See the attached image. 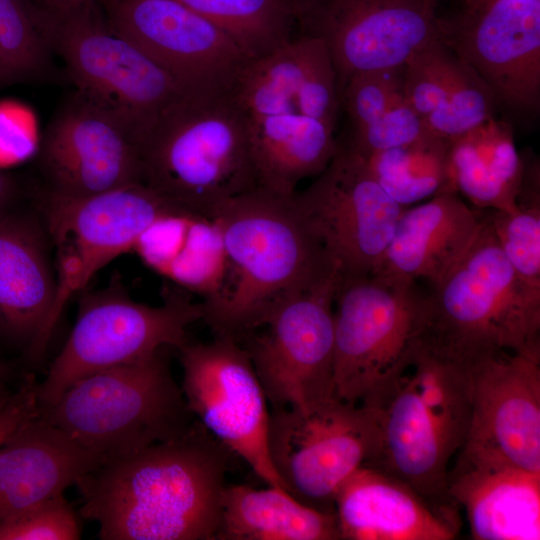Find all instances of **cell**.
<instances>
[{
    "label": "cell",
    "instance_id": "obj_38",
    "mask_svg": "<svg viewBox=\"0 0 540 540\" xmlns=\"http://www.w3.org/2000/svg\"><path fill=\"white\" fill-rule=\"evenodd\" d=\"M429 131L424 120L401 95L372 123L351 130L349 140L342 145L361 157L411 143Z\"/></svg>",
    "mask_w": 540,
    "mask_h": 540
},
{
    "label": "cell",
    "instance_id": "obj_2",
    "mask_svg": "<svg viewBox=\"0 0 540 540\" xmlns=\"http://www.w3.org/2000/svg\"><path fill=\"white\" fill-rule=\"evenodd\" d=\"M213 218L228 261L222 291L202 302V320L214 336L240 342L284 302L339 272L294 196L255 187L228 200Z\"/></svg>",
    "mask_w": 540,
    "mask_h": 540
},
{
    "label": "cell",
    "instance_id": "obj_44",
    "mask_svg": "<svg viewBox=\"0 0 540 540\" xmlns=\"http://www.w3.org/2000/svg\"><path fill=\"white\" fill-rule=\"evenodd\" d=\"M6 369L2 361L0 360V385H5L4 379H5Z\"/></svg>",
    "mask_w": 540,
    "mask_h": 540
},
{
    "label": "cell",
    "instance_id": "obj_32",
    "mask_svg": "<svg viewBox=\"0 0 540 540\" xmlns=\"http://www.w3.org/2000/svg\"><path fill=\"white\" fill-rule=\"evenodd\" d=\"M517 274L540 287V168L527 165L513 209H478Z\"/></svg>",
    "mask_w": 540,
    "mask_h": 540
},
{
    "label": "cell",
    "instance_id": "obj_35",
    "mask_svg": "<svg viewBox=\"0 0 540 540\" xmlns=\"http://www.w3.org/2000/svg\"><path fill=\"white\" fill-rule=\"evenodd\" d=\"M459 63L460 58L436 37L403 65L404 97L423 120L447 98Z\"/></svg>",
    "mask_w": 540,
    "mask_h": 540
},
{
    "label": "cell",
    "instance_id": "obj_10",
    "mask_svg": "<svg viewBox=\"0 0 540 540\" xmlns=\"http://www.w3.org/2000/svg\"><path fill=\"white\" fill-rule=\"evenodd\" d=\"M179 207L142 183L70 198L42 189L39 212L55 253L56 294L46 326L30 352L48 346L67 302L121 254L132 252L143 231L161 214Z\"/></svg>",
    "mask_w": 540,
    "mask_h": 540
},
{
    "label": "cell",
    "instance_id": "obj_30",
    "mask_svg": "<svg viewBox=\"0 0 540 540\" xmlns=\"http://www.w3.org/2000/svg\"><path fill=\"white\" fill-rule=\"evenodd\" d=\"M228 35L252 60L297 36L296 0H178Z\"/></svg>",
    "mask_w": 540,
    "mask_h": 540
},
{
    "label": "cell",
    "instance_id": "obj_27",
    "mask_svg": "<svg viewBox=\"0 0 540 540\" xmlns=\"http://www.w3.org/2000/svg\"><path fill=\"white\" fill-rule=\"evenodd\" d=\"M257 187L292 197L305 178L319 175L338 150L334 128L301 113L247 119Z\"/></svg>",
    "mask_w": 540,
    "mask_h": 540
},
{
    "label": "cell",
    "instance_id": "obj_6",
    "mask_svg": "<svg viewBox=\"0 0 540 540\" xmlns=\"http://www.w3.org/2000/svg\"><path fill=\"white\" fill-rule=\"evenodd\" d=\"M166 349L75 381L40 416L102 463L181 435L195 417Z\"/></svg>",
    "mask_w": 540,
    "mask_h": 540
},
{
    "label": "cell",
    "instance_id": "obj_42",
    "mask_svg": "<svg viewBox=\"0 0 540 540\" xmlns=\"http://www.w3.org/2000/svg\"><path fill=\"white\" fill-rule=\"evenodd\" d=\"M466 7L478 6L481 4L489 3L496 0H462Z\"/></svg>",
    "mask_w": 540,
    "mask_h": 540
},
{
    "label": "cell",
    "instance_id": "obj_36",
    "mask_svg": "<svg viewBox=\"0 0 540 540\" xmlns=\"http://www.w3.org/2000/svg\"><path fill=\"white\" fill-rule=\"evenodd\" d=\"M403 95V66L363 72L353 76L340 94L351 130L379 118Z\"/></svg>",
    "mask_w": 540,
    "mask_h": 540
},
{
    "label": "cell",
    "instance_id": "obj_21",
    "mask_svg": "<svg viewBox=\"0 0 540 540\" xmlns=\"http://www.w3.org/2000/svg\"><path fill=\"white\" fill-rule=\"evenodd\" d=\"M334 509L342 540H451L456 513L440 510L399 479L369 465L339 486Z\"/></svg>",
    "mask_w": 540,
    "mask_h": 540
},
{
    "label": "cell",
    "instance_id": "obj_5",
    "mask_svg": "<svg viewBox=\"0 0 540 540\" xmlns=\"http://www.w3.org/2000/svg\"><path fill=\"white\" fill-rule=\"evenodd\" d=\"M381 441L369 464L411 487L432 506L456 513L448 496V466L470 424L464 363L419 344L379 406Z\"/></svg>",
    "mask_w": 540,
    "mask_h": 540
},
{
    "label": "cell",
    "instance_id": "obj_23",
    "mask_svg": "<svg viewBox=\"0 0 540 540\" xmlns=\"http://www.w3.org/2000/svg\"><path fill=\"white\" fill-rule=\"evenodd\" d=\"M49 238L40 215L0 217V330L28 353L48 321L56 294Z\"/></svg>",
    "mask_w": 540,
    "mask_h": 540
},
{
    "label": "cell",
    "instance_id": "obj_34",
    "mask_svg": "<svg viewBox=\"0 0 540 540\" xmlns=\"http://www.w3.org/2000/svg\"><path fill=\"white\" fill-rule=\"evenodd\" d=\"M494 94L462 59L452 89L442 105L424 122L428 131L450 142L496 117Z\"/></svg>",
    "mask_w": 540,
    "mask_h": 540
},
{
    "label": "cell",
    "instance_id": "obj_9",
    "mask_svg": "<svg viewBox=\"0 0 540 540\" xmlns=\"http://www.w3.org/2000/svg\"><path fill=\"white\" fill-rule=\"evenodd\" d=\"M203 318V305L179 292L166 293L159 306L133 300L118 277L105 288L85 293L76 322L43 382L39 408L54 403L75 381L150 356L179 349L187 328Z\"/></svg>",
    "mask_w": 540,
    "mask_h": 540
},
{
    "label": "cell",
    "instance_id": "obj_31",
    "mask_svg": "<svg viewBox=\"0 0 540 540\" xmlns=\"http://www.w3.org/2000/svg\"><path fill=\"white\" fill-rule=\"evenodd\" d=\"M450 144L429 132L411 143L362 158L385 192L406 207L445 193Z\"/></svg>",
    "mask_w": 540,
    "mask_h": 540
},
{
    "label": "cell",
    "instance_id": "obj_4",
    "mask_svg": "<svg viewBox=\"0 0 540 540\" xmlns=\"http://www.w3.org/2000/svg\"><path fill=\"white\" fill-rule=\"evenodd\" d=\"M426 295L421 344L465 363L497 351L540 352V287L524 281L487 220Z\"/></svg>",
    "mask_w": 540,
    "mask_h": 540
},
{
    "label": "cell",
    "instance_id": "obj_15",
    "mask_svg": "<svg viewBox=\"0 0 540 540\" xmlns=\"http://www.w3.org/2000/svg\"><path fill=\"white\" fill-rule=\"evenodd\" d=\"M439 0H296L297 35L321 40L340 94L355 75L403 66L437 37Z\"/></svg>",
    "mask_w": 540,
    "mask_h": 540
},
{
    "label": "cell",
    "instance_id": "obj_43",
    "mask_svg": "<svg viewBox=\"0 0 540 540\" xmlns=\"http://www.w3.org/2000/svg\"><path fill=\"white\" fill-rule=\"evenodd\" d=\"M11 391L5 385H0V404L3 403L10 395Z\"/></svg>",
    "mask_w": 540,
    "mask_h": 540
},
{
    "label": "cell",
    "instance_id": "obj_17",
    "mask_svg": "<svg viewBox=\"0 0 540 540\" xmlns=\"http://www.w3.org/2000/svg\"><path fill=\"white\" fill-rule=\"evenodd\" d=\"M437 37L517 115L540 109V0H496L437 20Z\"/></svg>",
    "mask_w": 540,
    "mask_h": 540
},
{
    "label": "cell",
    "instance_id": "obj_22",
    "mask_svg": "<svg viewBox=\"0 0 540 540\" xmlns=\"http://www.w3.org/2000/svg\"><path fill=\"white\" fill-rule=\"evenodd\" d=\"M101 463L38 413L0 447V523L63 495Z\"/></svg>",
    "mask_w": 540,
    "mask_h": 540
},
{
    "label": "cell",
    "instance_id": "obj_20",
    "mask_svg": "<svg viewBox=\"0 0 540 540\" xmlns=\"http://www.w3.org/2000/svg\"><path fill=\"white\" fill-rule=\"evenodd\" d=\"M231 94L248 119L300 110L333 128L340 105L336 73L326 46L317 38L300 35L251 60Z\"/></svg>",
    "mask_w": 540,
    "mask_h": 540
},
{
    "label": "cell",
    "instance_id": "obj_12",
    "mask_svg": "<svg viewBox=\"0 0 540 540\" xmlns=\"http://www.w3.org/2000/svg\"><path fill=\"white\" fill-rule=\"evenodd\" d=\"M335 272L278 307L240 343L272 409L307 411L335 396Z\"/></svg>",
    "mask_w": 540,
    "mask_h": 540
},
{
    "label": "cell",
    "instance_id": "obj_37",
    "mask_svg": "<svg viewBox=\"0 0 540 540\" xmlns=\"http://www.w3.org/2000/svg\"><path fill=\"white\" fill-rule=\"evenodd\" d=\"M80 514L64 495L35 505L0 523V540H77Z\"/></svg>",
    "mask_w": 540,
    "mask_h": 540
},
{
    "label": "cell",
    "instance_id": "obj_7",
    "mask_svg": "<svg viewBox=\"0 0 540 540\" xmlns=\"http://www.w3.org/2000/svg\"><path fill=\"white\" fill-rule=\"evenodd\" d=\"M425 300L415 280L340 277L334 299L337 398L379 408L420 344Z\"/></svg>",
    "mask_w": 540,
    "mask_h": 540
},
{
    "label": "cell",
    "instance_id": "obj_13",
    "mask_svg": "<svg viewBox=\"0 0 540 540\" xmlns=\"http://www.w3.org/2000/svg\"><path fill=\"white\" fill-rule=\"evenodd\" d=\"M181 389L192 415L267 484L285 490L268 450V401L243 345L214 336L179 349Z\"/></svg>",
    "mask_w": 540,
    "mask_h": 540
},
{
    "label": "cell",
    "instance_id": "obj_39",
    "mask_svg": "<svg viewBox=\"0 0 540 540\" xmlns=\"http://www.w3.org/2000/svg\"><path fill=\"white\" fill-rule=\"evenodd\" d=\"M38 383L27 378L0 404V447L26 421L39 413Z\"/></svg>",
    "mask_w": 540,
    "mask_h": 540
},
{
    "label": "cell",
    "instance_id": "obj_18",
    "mask_svg": "<svg viewBox=\"0 0 540 540\" xmlns=\"http://www.w3.org/2000/svg\"><path fill=\"white\" fill-rule=\"evenodd\" d=\"M464 365L471 417L457 458L540 472V352L497 351Z\"/></svg>",
    "mask_w": 540,
    "mask_h": 540
},
{
    "label": "cell",
    "instance_id": "obj_25",
    "mask_svg": "<svg viewBox=\"0 0 540 540\" xmlns=\"http://www.w3.org/2000/svg\"><path fill=\"white\" fill-rule=\"evenodd\" d=\"M480 227L477 209L455 193L405 207L373 275L424 278L434 286L466 253Z\"/></svg>",
    "mask_w": 540,
    "mask_h": 540
},
{
    "label": "cell",
    "instance_id": "obj_24",
    "mask_svg": "<svg viewBox=\"0 0 540 540\" xmlns=\"http://www.w3.org/2000/svg\"><path fill=\"white\" fill-rule=\"evenodd\" d=\"M447 491L465 509L473 539H540V472L457 458Z\"/></svg>",
    "mask_w": 540,
    "mask_h": 540
},
{
    "label": "cell",
    "instance_id": "obj_8",
    "mask_svg": "<svg viewBox=\"0 0 540 540\" xmlns=\"http://www.w3.org/2000/svg\"><path fill=\"white\" fill-rule=\"evenodd\" d=\"M36 17L76 91L122 121L137 142L165 111L190 94L109 26L98 1L59 13L36 10Z\"/></svg>",
    "mask_w": 540,
    "mask_h": 540
},
{
    "label": "cell",
    "instance_id": "obj_28",
    "mask_svg": "<svg viewBox=\"0 0 540 540\" xmlns=\"http://www.w3.org/2000/svg\"><path fill=\"white\" fill-rule=\"evenodd\" d=\"M523 173L512 126L491 118L451 142L445 193H461L476 209L515 207Z\"/></svg>",
    "mask_w": 540,
    "mask_h": 540
},
{
    "label": "cell",
    "instance_id": "obj_19",
    "mask_svg": "<svg viewBox=\"0 0 540 540\" xmlns=\"http://www.w3.org/2000/svg\"><path fill=\"white\" fill-rule=\"evenodd\" d=\"M38 167L43 189L70 198L139 183L137 138L117 117L75 90L43 132Z\"/></svg>",
    "mask_w": 540,
    "mask_h": 540
},
{
    "label": "cell",
    "instance_id": "obj_3",
    "mask_svg": "<svg viewBox=\"0 0 540 540\" xmlns=\"http://www.w3.org/2000/svg\"><path fill=\"white\" fill-rule=\"evenodd\" d=\"M138 150L140 183L208 217L257 187L247 118L231 92L183 97L139 138Z\"/></svg>",
    "mask_w": 540,
    "mask_h": 540
},
{
    "label": "cell",
    "instance_id": "obj_11",
    "mask_svg": "<svg viewBox=\"0 0 540 540\" xmlns=\"http://www.w3.org/2000/svg\"><path fill=\"white\" fill-rule=\"evenodd\" d=\"M380 409L332 397L307 411L272 409L268 450L285 490L299 502L335 513L342 482L380 449Z\"/></svg>",
    "mask_w": 540,
    "mask_h": 540
},
{
    "label": "cell",
    "instance_id": "obj_26",
    "mask_svg": "<svg viewBox=\"0 0 540 540\" xmlns=\"http://www.w3.org/2000/svg\"><path fill=\"white\" fill-rule=\"evenodd\" d=\"M132 252L160 276L201 295L203 302L215 299L227 279L228 261L217 221L181 207L158 216Z\"/></svg>",
    "mask_w": 540,
    "mask_h": 540
},
{
    "label": "cell",
    "instance_id": "obj_29",
    "mask_svg": "<svg viewBox=\"0 0 540 540\" xmlns=\"http://www.w3.org/2000/svg\"><path fill=\"white\" fill-rule=\"evenodd\" d=\"M335 513L307 506L286 490L226 485L216 540H340Z\"/></svg>",
    "mask_w": 540,
    "mask_h": 540
},
{
    "label": "cell",
    "instance_id": "obj_40",
    "mask_svg": "<svg viewBox=\"0 0 540 540\" xmlns=\"http://www.w3.org/2000/svg\"><path fill=\"white\" fill-rule=\"evenodd\" d=\"M98 0H28L37 10L49 13H59L78 8Z\"/></svg>",
    "mask_w": 540,
    "mask_h": 540
},
{
    "label": "cell",
    "instance_id": "obj_1",
    "mask_svg": "<svg viewBox=\"0 0 540 540\" xmlns=\"http://www.w3.org/2000/svg\"><path fill=\"white\" fill-rule=\"evenodd\" d=\"M233 453L197 419L181 435L104 461L75 484L101 540H216Z\"/></svg>",
    "mask_w": 540,
    "mask_h": 540
},
{
    "label": "cell",
    "instance_id": "obj_14",
    "mask_svg": "<svg viewBox=\"0 0 540 540\" xmlns=\"http://www.w3.org/2000/svg\"><path fill=\"white\" fill-rule=\"evenodd\" d=\"M294 201L341 278L375 273L405 208L339 141L331 162Z\"/></svg>",
    "mask_w": 540,
    "mask_h": 540
},
{
    "label": "cell",
    "instance_id": "obj_33",
    "mask_svg": "<svg viewBox=\"0 0 540 540\" xmlns=\"http://www.w3.org/2000/svg\"><path fill=\"white\" fill-rule=\"evenodd\" d=\"M52 51L28 0H0V84L44 79Z\"/></svg>",
    "mask_w": 540,
    "mask_h": 540
},
{
    "label": "cell",
    "instance_id": "obj_41",
    "mask_svg": "<svg viewBox=\"0 0 540 540\" xmlns=\"http://www.w3.org/2000/svg\"><path fill=\"white\" fill-rule=\"evenodd\" d=\"M17 193L13 177L0 171V217L9 212V207Z\"/></svg>",
    "mask_w": 540,
    "mask_h": 540
},
{
    "label": "cell",
    "instance_id": "obj_16",
    "mask_svg": "<svg viewBox=\"0 0 540 540\" xmlns=\"http://www.w3.org/2000/svg\"><path fill=\"white\" fill-rule=\"evenodd\" d=\"M109 26L190 94L231 92L252 60L222 30L178 0H98Z\"/></svg>",
    "mask_w": 540,
    "mask_h": 540
}]
</instances>
